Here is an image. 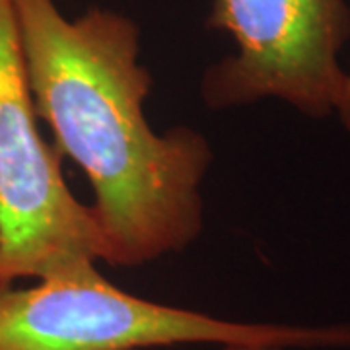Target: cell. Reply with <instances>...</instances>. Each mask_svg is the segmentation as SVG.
<instances>
[{
  "mask_svg": "<svg viewBox=\"0 0 350 350\" xmlns=\"http://www.w3.org/2000/svg\"><path fill=\"white\" fill-rule=\"evenodd\" d=\"M181 345H267L282 350L350 349V323L286 325L220 319L144 300L98 267L0 290V350H154Z\"/></svg>",
  "mask_w": 350,
  "mask_h": 350,
  "instance_id": "obj_2",
  "label": "cell"
},
{
  "mask_svg": "<svg viewBox=\"0 0 350 350\" xmlns=\"http://www.w3.org/2000/svg\"><path fill=\"white\" fill-rule=\"evenodd\" d=\"M206 27L236 45L202 75L208 107L271 98L315 119L335 115L347 80L340 64L350 38L347 0H213Z\"/></svg>",
  "mask_w": 350,
  "mask_h": 350,
  "instance_id": "obj_4",
  "label": "cell"
},
{
  "mask_svg": "<svg viewBox=\"0 0 350 350\" xmlns=\"http://www.w3.org/2000/svg\"><path fill=\"white\" fill-rule=\"evenodd\" d=\"M335 115L338 117V121L342 123V126L350 133V72H347L345 88H342V94H340Z\"/></svg>",
  "mask_w": 350,
  "mask_h": 350,
  "instance_id": "obj_5",
  "label": "cell"
},
{
  "mask_svg": "<svg viewBox=\"0 0 350 350\" xmlns=\"http://www.w3.org/2000/svg\"><path fill=\"white\" fill-rule=\"evenodd\" d=\"M61 162L39 129L12 0H0V290L101 261L90 204L68 189Z\"/></svg>",
  "mask_w": 350,
  "mask_h": 350,
  "instance_id": "obj_3",
  "label": "cell"
},
{
  "mask_svg": "<svg viewBox=\"0 0 350 350\" xmlns=\"http://www.w3.org/2000/svg\"><path fill=\"white\" fill-rule=\"evenodd\" d=\"M12 8L39 121L94 191L101 261L140 267L187 250L204 226L200 187L213 148L191 126H150L137 22L100 6L68 18L57 0Z\"/></svg>",
  "mask_w": 350,
  "mask_h": 350,
  "instance_id": "obj_1",
  "label": "cell"
},
{
  "mask_svg": "<svg viewBox=\"0 0 350 350\" xmlns=\"http://www.w3.org/2000/svg\"><path fill=\"white\" fill-rule=\"evenodd\" d=\"M218 350H282V349L267 347V345H224V347H218Z\"/></svg>",
  "mask_w": 350,
  "mask_h": 350,
  "instance_id": "obj_6",
  "label": "cell"
}]
</instances>
